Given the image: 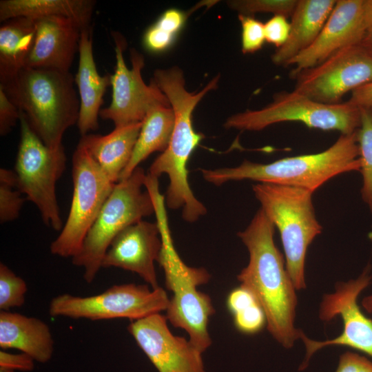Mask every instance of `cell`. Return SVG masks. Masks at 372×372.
<instances>
[{
    "label": "cell",
    "mask_w": 372,
    "mask_h": 372,
    "mask_svg": "<svg viewBox=\"0 0 372 372\" xmlns=\"http://www.w3.org/2000/svg\"><path fill=\"white\" fill-rule=\"evenodd\" d=\"M275 228L260 208L249 225L238 233L248 249L249 260L237 278L262 307L271 335L284 347L291 348L302 331L294 327L296 289L275 245Z\"/></svg>",
    "instance_id": "6da1fadb"
},
{
    "label": "cell",
    "mask_w": 372,
    "mask_h": 372,
    "mask_svg": "<svg viewBox=\"0 0 372 372\" xmlns=\"http://www.w3.org/2000/svg\"><path fill=\"white\" fill-rule=\"evenodd\" d=\"M153 81L167 96L175 117L172 135L167 149L151 165L148 174L158 178L167 174L169 185L166 204L171 209L182 208V217L194 223L207 213L205 206L194 196L188 182V161L196 147L205 138L195 131L192 123L193 112L201 99L218 87L220 74L214 77L199 92H189L182 70L173 66L156 69Z\"/></svg>",
    "instance_id": "7a4b0ae2"
},
{
    "label": "cell",
    "mask_w": 372,
    "mask_h": 372,
    "mask_svg": "<svg viewBox=\"0 0 372 372\" xmlns=\"http://www.w3.org/2000/svg\"><path fill=\"white\" fill-rule=\"evenodd\" d=\"M74 83L70 72L25 67L0 88L43 143L56 148L63 145L65 131L78 123L80 101Z\"/></svg>",
    "instance_id": "3957f363"
},
{
    "label": "cell",
    "mask_w": 372,
    "mask_h": 372,
    "mask_svg": "<svg viewBox=\"0 0 372 372\" xmlns=\"http://www.w3.org/2000/svg\"><path fill=\"white\" fill-rule=\"evenodd\" d=\"M356 132L341 134L327 149L316 154L286 157L269 163L245 160L234 167L201 169L203 178L216 186L251 180L302 188L314 192L331 178L360 171Z\"/></svg>",
    "instance_id": "277c9868"
},
{
    "label": "cell",
    "mask_w": 372,
    "mask_h": 372,
    "mask_svg": "<svg viewBox=\"0 0 372 372\" xmlns=\"http://www.w3.org/2000/svg\"><path fill=\"white\" fill-rule=\"evenodd\" d=\"M155 214L162 240L157 262L164 271L166 287L173 293L166 310V318L174 327L185 330L189 335V340L203 353L212 342L208 324L215 309L209 296L200 291L198 287L207 283L211 276L203 267L187 265L178 254L164 203L156 205Z\"/></svg>",
    "instance_id": "5b68a950"
},
{
    "label": "cell",
    "mask_w": 372,
    "mask_h": 372,
    "mask_svg": "<svg viewBox=\"0 0 372 372\" xmlns=\"http://www.w3.org/2000/svg\"><path fill=\"white\" fill-rule=\"evenodd\" d=\"M261 209L280 232L286 269L296 289L306 287L304 262L309 245L322 231L313 192L302 188L258 183L252 186Z\"/></svg>",
    "instance_id": "8992f818"
},
{
    "label": "cell",
    "mask_w": 372,
    "mask_h": 372,
    "mask_svg": "<svg viewBox=\"0 0 372 372\" xmlns=\"http://www.w3.org/2000/svg\"><path fill=\"white\" fill-rule=\"evenodd\" d=\"M147 174L138 167L127 178L116 183L88 231L72 264L83 269V278L91 283L102 268L103 257L114 238L122 230L145 216L155 214L154 200L145 187Z\"/></svg>",
    "instance_id": "52a82bcc"
},
{
    "label": "cell",
    "mask_w": 372,
    "mask_h": 372,
    "mask_svg": "<svg viewBox=\"0 0 372 372\" xmlns=\"http://www.w3.org/2000/svg\"><path fill=\"white\" fill-rule=\"evenodd\" d=\"M290 121L302 123L309 128L351 134L360 126L361 109L348 101L336 104L320 103L293 90L276 94L272 102L261 109L231 115L224 127L260 131L273 124Z\"/></svg>",
    "instance_id": "ba28073f"
},
{
    "label": "cell",
    "mask_w": 372,
    "mask_h": 372,
    "mask_svg": "<svg viewBox=\"0 0 372 372\" xmlns=\"http://www.w3.org/2000/svg\"><path fill=\"white\" fill-rule=\"evenodd\" d=\"M20 112V141L14 172L17 188L38 208L45 225L55 231L63 225L56 195V183L65 169L63 145H45Z\"/></svg>",
    "instance_id": "9c48e42d"
},
{
    "label": "cell",
    "mask_w": 372,
    "mask_h": 372,
    "mask_svg": "<svg viewBox=\"0 0 372 372\" xmlns=\"http://www.w3.org/2000/svg\"><path fill=\"white\" fill-rule=\"evenodd\" d=\"M73 194L66 222L52 242V254L73 258L116 183L112 182L81 141L72 156Z\"/></svg>",
    "instance_id": "30bf717a"
},
{
    "label": "cell",
    "mask_w": 372,
    "mask_h": 372,
    "mask_svg": "<svg viewBox=\"0 0 372 372\" xmlns=\"http://www.w3.org/2000/svg\"><path fill=\"white\" fill-rule=\"evenodd\" d=\"M169 301L161 287L151 289L146 285H116L91 296L59 295L52 299L49 313L72 319L127 318L135 321L166 311Z\"/></svg>",
    "instance_id": "8fae6325"
},
{
    "label": "cell",
    "mask_w": 372,
    "mask_h": 372,
    "mask_svg": "<svg viewBox=\"0 0 372 372\" xmlns=\"http://www.w3.org/2000/svg\"><path fill=\"white\" fill-rule=\"evenodd\" d=\"M115 43L116 67L112 74V101L110 105L101 110L99 116L110 120L115 127L143 121L147 112L159 105H170L167 96L152 79L147 85L141 71L145 65L143 54L135 48L130 50L132 67L124 60L126 47L125 38L120 33L112 32Z\"/></svg>",
    "instance_id": "7c38bea8"
},
{
    "label": "cell",
    "mask_w": 372,
    "mask_h": 372,
    "mask_svg": "<svg viewBox=\"0 0 372 372\" xmlns=\"http://www.w3.org/2000/svg\"><path fill=\"white\" fill-rule=\"evenodd\" d=\"M294 90L320 103L336 104L349 92L372 82V58L358 45L344 48L297 72Z\"/></svg>",
    "instance_id": "4fadbf2b"
},
{
    "label": "cell",
    "mask_w": 372,
    "mask_h": 372,
    "mask_svg": "<svg viewBox=\"0 0 372 372\" xmlns=\"http://www.w3.org/2000/svg\"><path fill=\"white\" fill-rule=\"evenodd\" d=\"M370 267L355 280L336 284L333 293L324 296L320 306L319 317L329 321L340 316L343 321L342 333L334 339L316 341L308 338L302 332L300 339L306 348V355L300 369H304L311 357L318 350L329 345H342L361 351L372 357V320L366 318L357 304L360 292L371 280Z\"/></svg>",
    "instance_id": "5bb4252c"
},
{
    "label": "cell",
    "mask_w": 372,
    "mask_h": 372,
    "mask_svg": "<svg viewBox=\"0 0 372 372\" xmlns=\"http://www.w3.org/2000/svg\"><path fill=\"white\" fill-rule=\"evenodd\" d=\"M167 321L166 316L156 313L132 321L127 330L158 372H207L203 353L174 335Z\"/></svg>",
    "instance_id": "9a60e30c"
},
{
    "label": "cell",
    "mask_w": 372,
    "mask_h": 372,
    "mask_svg": "<svg viewBox=\"0 0 372 372\" xmlns=\"http://www.w3.org/2000/svg\"><path fill=\"white\" fill-rule=\"evenodd\" d=\"M366 32L363 0H336L316 40L287 65L295 66L292 72L312 68L344 48L358 45Z\"/></svg>",
    "instance_id": "2e32d148"
},
{
    "label": "cell",
    "mask_w": 372,
    "mask_h": 372,
    "mask_svg": "<svg viewBox=\"0 0 372 372\" xmlns=\"http://www.w3.org/2000/svg\"><path fill=\"white\" fill-rule=\"evenodd\" d=\"M162 248L157 223L138 221L122 230L107 250L101 267H117L137 273L152 289L158 283L154 262Z\"/></svg>",
    "instance_id": "e0dca14e"
},
{
    "label": "cell",
    "mask_w": 372,
    "mask_h": 372,
    "mask_svg": "<svg viewBox=\"0 0 372 372\" xmlns=\"http://www.w3.org/2000/svg\"><path fill=\"white\" fill-rule=\"evenodd\" d=\"M35 21L34 43L25 67L70 72L79 52L83 28L74 20L63 17H47Z\"/></svg>",
    "instance_id": "ac0fdd59"
},
{
    "label": "cell",
    "mask_w": 372,
    "mask_h": 372,
    "mask_svg": "<svg viewBox=\"0 0 372 372\" xmlns=\"http://www.w3.org/2000/svg\"><path fill=\"white\" fill-rule=\"evenodd\" d=\"M92 29L83 28L79 48L78 70L74 76L80 101L77 123L81 136L98 129V117L106 89L111 85L112 74L100 75L93 54Z\"/></svg>",
    "instance_id": "d6986e66"
},
{
    "label": "cell",
    "mask_w": 372,
    "mask_h": 372,
    "mask_svg": "<svg viewBox=\"0 0 372 372\" xmlns=\"http://www.w3.org/2000/svg\"><path fill=\"white\" fill-rule=\"evenodd\" d=\"M0 347L17 349L34 361L46 363L52 357L54 340L50 327L43 320L1 311Z\"/></svg>",
    "instance_id": "ffe728a7"
},
{
    "label": "cell",
    "mask_w": 372,
    "mask_h": 372,
    "mask_svg": "<svg viewBox=\"0 0 372 372\" xmlns=\"http://www.w3.org/2000/svg\"><path fill=\"white\" fill-rule=\"evenodd\" d=\"M336 0H298L291 16L290 32L285 44L271 55L276 65L287 66L289 62L309 47L316 40Z\"/></svg>",
    "instance_id": "44dd1931"
},
{
    "label": "cell",
    "mask_w": 372,
    "mask_h": 372,
    "mask_svg": "<svg viewBox=\"0 0 372 372\" xmlns=\"http://www.w3.org/2000/svg\"><path fill=\"white\" fill-rule=\"evenodd\" d=\"M142 122L115 127L106 135L86 134L81 141L107 178L119 181L127 166L137 141Z\"/></svg>",
    "instance_id": "7402d4cb"
},
{
    "label": "cell",
    "mask_w": 372,
    "mask_h": 372,
    "mask_svg": "<svg viewBox=\"0 0 372 372\" xmlns=\"http://www.w3.org/2000/svg\"><path fill=\"white\" fill-rule=\"evenodd\" d=\"M93 0H1L0 21L16 17L38 19L47 17H63L76 21L82 28L91 26Z\"/></svg>",
    "instance_id": "603a6c76"
},
{
    "label": "cell",
    "mask_w": 372,
    "mask_h": 372,
    "mask_svg": "<svg viewBox=\"0 0 372 372\" xmlns=\"http://www.w3.org/2000/svg\"><path fill=\"white\" fill-rule=\"evenodd\" d=\"M35 35L34 19L16 17L3 22L0 27V85L12 80L25 67Z\"/></svg>",
    "instance_id": "cb8c5ba5"
},
{
    "label": "cell",
    "mask_w": 372,
    "mask_h": 372,
    "mask_svg": "<svg viewBox=\"0 0 372 372\" xmlns=\"http://www.w3.org/2000/svg\"><path fill=\"white\" fill-rule=\"evenodd\" d=\"M174 123V113L170 105H159L147 112L142 121L130 161L119 180L128 178L151 154L162 153L167 149Z\"/></svg>",
    "instance_id": "d4e9b609"
},
{
    "label": "cell",
    "mask_w": 372,
    "mask_h": 372,
    "mask_svg": "<svg viewBox=\"0 0 372 372\" xmlns=\"http://www.w3.org/2000/svg\"><path fill=\"white\" fill-rule=\"evenodd\" d=\"M227 307L236 329L243 333H256L267 324L262 307L254 295L241 285L229 293Z\"/></svg>",
    "instance_id": "484cf974"
},
{
    "label": "cell",
    "mask_w": 372,
    "mask_h": 372,
    "mask_svg": "<svg viewBox=\"0 0 372 372\" xmlns=\"http://www.w3.org/2000/svg\"><path fill=\"white\" fill-rule=\"evenodd\" d=\"M187 19V14L179 9L165 10L145 31L143 37L145 49L153 53L167 50L176 41Z\"/></svg>",
    "instance_id": "4316f807"
},
{
    "label": "cell",
    "mask_w": 372,
    "mask_h": 372,
    "mask_svg": "<svg viewBox=\"0 0 372 372\" xmlns=\"http://www.w3.org/2000/svg\"><path fill=\"white\" fill-rule=\"evenodd\" d=\"M361 109V124L356 131L362 176L361 195L372 213V108Z\"/></svg>",
    "instance_id": "83f0119b"
},
{
    "label": "cell",
    "mask_w": 372,
    "mask_h": 372,
    "mask_svg": "<svg viewBox=\"0 0 372 372\" xmlns=\"http://www.w3.org/2000/svg\"><path fill=\"white\" fill-rule=\"evenodd\" d=\"M17 188V178L14 171L0 169V221L1 223L17 219L25 199Z\"/></svg>",
    "instance_id": "f1b7e54d"
},
{
    "label": "cell",
    "mask_w": 372,
    "mask_h": 372,
    "mask_svg": "<svg viewBox=\"0 0 372 372\" xmlns=\"http://www.w3.org/2000/svg\"><path fill=\"white\" fill-rule=\"evenodd\" d=\"M28 287L25 281L17 276L8 267L0 264V309H10L23 306Z\"/></svg>",
    "instance_id": "f546056e"
},
{
    "label": "cell",
    "mask_w": 372,
    "mask_h": 372,
    "mask_svg": "<svg viewBox=\"0 0 372 372\" xmlns=\"http://www.w3.org/2000/svg\"><path fill=\"white\" fill-rule=\"evenodd\" d=\"M298 0H233L228 6L239 14L254 16L258 12L272 13L289 17L296 8Z\"/></svg>",
    "instance_id": "4dcf8cb0"
},
{
    "label": "cell",
    "mask_w": 372,
    "mask_h": 372,
    "mask_svg": "<svg viewBox=\"0 0 372 372\" xmlns=\"http://www.w3.org/2000/svg\"><path fill=\"white\" fill-rule=\"evenodd\" d=\"M241 24V50L243 54L254 53L265 42L264 23L254 16L238 14Z\"/></svg>",
    "instance_id": "1f68e13d"
},
{
    "label": "cell",
    "mask_w": 372,
    "mask_h": 372,
    "mask_svg": "<svg viewBox=\"0 0 372 372\" xmlns=\"http://www.w3.org/2000/svg\"><path fill=\"white\" fill-rule=\"evenodd\" d=\"M265 41L275 45L277 48L282 46L288 39L290 32V23L287 17L273 15L264 23Z\"/></svg>",
    "instance_id": "d6a6232c"
},
{
    "label": "cell",
    "mask_w": 372,
    "mask_h": 372,
    "mask_svg": "<svg viewBox=\"0 0 372 372\" xmlns=\"http://www.w3.org/2000/svg\"><path fill=\"white\" fill-rule=\"evenodd\" d=\"M19 109L9 100L3 90L0 88V134H8L19 120Z\"/></svg>",
    "instance_id": "836d02e7"
},
{
    "label": "cell",
    "mask_w": 372,
    "mask_h": 372,
    "mask_svg": "<svg viewBox=\"0 0 372 372\" xmlns=\"http://www.w3.org/2000/svg\"><path fill=\"white\" fill-rule=\"evenodd\" d=\"M34 367V360L26 353H11L0 351V369L12 371H31Z\"/></svg>",
    "instance_id": "e575fe53"
},
{
    "label": "cell",
    "mask_w": 372,
    "mask_h": 372,
    "mask_svg": "<svg viewBox=\"0 0 372 372\" xmlns=\"http://www.w3.org/2000/svg\"><path fill=\"white\" fill-rule=\"evenodd\" d=\"M335 372H372V362L352 352L343 353Z\"/></svg>",
    "instance_id": "d590c367"
},
{
    "label": "cell",
    "mask_w": 372,
    "mask_h": 372,
    "mask_svg": "<svg viewBox=\"0 0 372 372\" xmlns=\"http://www.w3.org/2000/svg\"><path fill=\"white\" fill-rule=\"evenodd\" d=\"M348 101L360 108H372V82L354 90Z\"/></svg>",
    "instance_id": "8d00e7d4"
},
{
    "label": "cell",
    "mask_w": 372,
    "mask_h": 372,
    "mask_svg": "<svg viewBox=\"0 0 372 372\" xmlns=\"http://www.w3.org/2000/svg\"><path fill=\"white\" fill-rule=\"evenodd\" d=\"M363 16L367 31L372 30V0H363Z\"/></svg>",
    "instance_id": "74e56055"
},
{
    "label": "cell",
    "mask_w": 372,
    "mask_h": 372,
    "mask_svg": "<svg viewBox=\"0 0 372 372\" xmlns=\"http://www.w3.org/2000/svg\"><path fill=\"white\" fill-rule=\"evenodd\" d=\"M359 45L372 58V30L366 32Z\"/></svg>",
    "instance_id": "f35d334b"
},
{
    "label": "cell",
    "mask_w": 372,
    "mask_h": 372,
    "mask_svg": "<svg viewBox=\"0 0 372 372\" xmlns=\"http://www.w3.org/2000/svg\"><path fill=\"white\" fill-rule=\"evenodd\" d=\"M362 304L367 312L372 313V295L364 298Z\"/></svg>",
    "instance_id": "ab89813d"
},
{
    "label": "cell",
    "mask_w": 372,
    "mask_h": 372,
    "mask_svg": "<svg viewBox=\"0 0 372 372\" xmlns=\"http://www.w3.org/2000/svg\"><path fill=\"white\" fill-rule=\"evenodd\" d=\"M0 372H14V371L0 369Z\"/></svg>",
    "instance_id": "60d3db41"
}]
</instances>
